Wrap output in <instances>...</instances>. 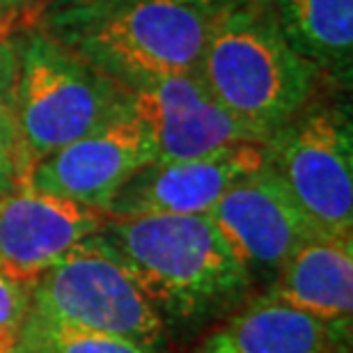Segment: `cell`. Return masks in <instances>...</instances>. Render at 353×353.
I'll return each mask as SVG.
<instances>
[{"instance_id": "6da1fadb", "label": "cell", "mask_w": 353, "mask_h": 353, "mask_svg": "<svg viewBox=\"0 0 353 353\" xmlns=\"http://www.w3.org/2000/svg\"><path fill=\"white\" fill-rule=\"evenodd\" d=\"M101 234L131 268L165 330L204 328L252 299L255 282L209 214L105 218Z\"/></svg>"}, {"instance_id": "7a4b0ae2", "label": "cell", "mask_w": 353, "mask_h": 353, "mask_svg": "<svg viewBox=\"0 0 353 353\" xmlns=\"http://www.w3.org/2000/svg\"><path fill=\"white\" fill-rule=\"evenodd\" d=\"M207 26L183 0H67L39 30L131 92L197 72Z\"/></svg>"}, {"instance_id": "3957f363", "label": "cell", "mask_w": 353, "mask_h": 353, "mask_svg": "<svg viewBox=\"0 0 353 353\" xmlns=\"http://www.w3.org/2000/svg\"><path fill=\"white\" fill-rule=\"evenodd\" d=\"M197 74L218 103L268 140L310 103L321 81L289 46L271 0L211 17Z\"/></svg>"}, {"instance_id": "277c9868", "label": "cell", "mask_w": 353, "mask_h": 353, "mask_svg": "<svg viewBox=\"0 0 353 353\" xmlns=\"http://www.w3.org/2000/svg\"><path fill=\"white\" fill-rule=\"evenodd\" d=\"M17 44L14 117L23 183L41 159L131 115V92L44 30Z\"/></svg>"}, {"instance_id": "5b68a950", "label": "cell", "mask_w": 353, "mask_h": 353, "mask_svg": "<svg viewBox=\"0 0 353 353\" xmlns=\"http://www.w3.org/2000/svg\"><path fill=\"white\" fill-rule=\"evenodd\" d=\"M30 310L161 353L165 326L101 230L79 241L30 285Z\"/></svg>"}, {"instance_id": "8992f818", "label": "cell", "mask_w": 353, "mask_h": 353, "mask_svg": "<svg viewBox=\"0 0 353 353\" xmlns=\"http://www.w3.org/2000/svg\"><path fill=\"white\" fill-rule=\"evenodd\" d=\"M268 165L319 236H353V131L349 110L307 103L266 143Z\"/></svg>"}, {"instance_id": "52a82bcc", "label": "cell", "mask_w": 353, "mask_h": 353, "mask_svg": "<svg viewBox=\"0 0 353 353\" xmlns=\"http://www.w3.org/2000/svg\"><path fill=\"white\" fill-rule=\"evenodd\" d=\"M207 214L252 282L266 287L307 239L319 236L268 163L236 179Z\"/></svg>"}, {"instance_id": "ba28073f", "label": "cell", "mask_w": 353, "mask_h": 353, "mask_svg": "<svg viewBox=\"0 0 353 353\" xmlns=\"http://www.w3.org/2000/svg\"><path fill=\"white\" fill-rule=\"evenodd\" d=\"M154 161L157 150L152 133L138 117L129 115L41 159L28 172L23 186L97 209L105 216L117 190Z\"/></svg>"}, {"instance_id": "9c48e42d", "label": "cell", "mask_w": 353, "mask_h": 353, "mask_svg": "<svg viewBox=\"0 0 353 353\" xmlns=\"http://www.w3.org/2000/svg\"><path fill=\"white\" fill-rule=\"evenodd\" d=\"M268 163L266 143H241L207 157L150 163L117 190L105 218L207 214L241 176Z\"/></svg>"}, {"instance_id": "30bf717a", "label": "cell", "mask_w": 353, "mask_h": 353, "mask_svg": "<svg viewBox=\"0 0 353 353\" xmlns=\"http://www.w3.org/2000/svg\"><path fill=\"white\" fill-rule=\"evenodd\" d=\"M103 221L97 209L30 186L14 188L0 195V271L32 285Z\"/></svg>"}, {"instance_id": "8fae6325", "label": "cell", "mask_w": 353, "mask_h": 353, "mask_svg": "<svg viewBox=\"0 0 353 353\" xmlns=\"http://www.w3.org/2000/svg\"><path fill=\"white\" fill-rule=\"evenodd\" d=\"M349 349L347 330L262 294L223 319L193 353H349Z\"/></svg>"}, {"instance_id": "7c38bea8", "label": "cell", "mask_w": 353, "mask_h": 353, "mask_svg": "<svg viewBox=\"0 0 353 353\" xmlns=\"http://www.w3.org/2000/svg\"><path fill=\"white\" fill-rule=\"evenodd\" d=\"M266 294L351 333L353 236H312L287 259Z\"/></svg>"}, {"instance_id": "4fadbf2b", "label": "cell", "mask_w": 353, "mask_h": 353, "mask_svg": "<svg viewBox=\"0 0 353 353\" xmlns=\"http://www.w3.org/2000/svg\"><path fill=\"white\" fill-rule=\"evenodd\" d=\"M282 34L321 81L351 85L353 0H271Z\"/></svg>"}, {"instance_id": "5bb4252c", "label": "cell", "mask_w": 353, "mask_h": 353, "mask_svg": "<svg viewBox=\"0 0 353 353\" xmlns=\"http://www.w3.org/2000/svg\"><path fill=\"white\" fill-rule=\"evenodd\" d=\"M17 353H157L115 335L55 321L30 310Z\"/></svg>"}, {"instance_id": "9a60e30c", "label": "cell", "mask_w": 353, "mask_h": 353, "mask_svg": "<svg viewBox=\"0 0 353 353\" xmlns=\"http://www.w3.org/2000/svg\"><path fill=\"white\" fill-rule=\"evenodd\" d=\"M17 44L0 34V195L23 186L14 94H17Z\"/></svg>"}, {"instance_id": "2e32d148", "label": "cell", "mask_w": 353, "mask_h": 353, "mask_svg": "<svg viewBox=\"0 0 353 353\" xmlns=\"http://www.w3.org/2000/svg\"><path fill=\"white\" fill-rule=\"evenodd\" d=\"M30 312V285L0 271V353H17Z\"/></svg>"}, {"instance_id": "e0dca14e", "label": "cell", "mask_w": 353, "mask_h": 353, "mask_svg": "<svg viewBox=\"0 0 353 353\" xmlns=\"http://www.w3.org/2000/svg\"><path fill=\"white\" fill-rule=\"evenodd\" d=\"M183 3L193 5L195 10H200L202 14H207L211 19V17H216V14L236 10V7H243V5L262 3V0H183Z\"/></svg>"}, {"instance_id": "ac0fdd59", "label": "cell", "mask_w": 353, "mask_h": 353, "mask_svg": "<svg viewBox=\"0 0 353 353\" xmlns=\"http://www.w3.org/2000/svg\"><path fill=\"white\" fill-rule=\"evenodd\" d=\"M34 3H37V0H0V26L7 23V21H14L19 17L30 14Z\"/></svg>"}, {"instance_id": "d6986e66", "label": "cell", "mask_w": 353, "mask_h": 353, "mask_svg": "<svg viewBox=\"0 0 353 353\" xmlns=\"http://www.w3.org/2000/svg\"><path fill=\"white\" fill-rule=\"evenodd\" d=\"M60 3H67V0H55V5H60ZM55 5H53V7H55Z\"/></svg>"}, {"instance_id": "ffe728a7", "label": "cell", "mask_w": 353, "mask_h": 353, "mask_svg": "<svg viewBox=\"0 0 353 353\" xmlns=\"http://www.w3.org/2000/svg\"><path fill=\"white\" fill-rule=\"evenodd\" d=\"M0 28H3V26H0Z\"/></svg>"}]
</instances>
